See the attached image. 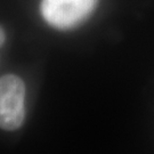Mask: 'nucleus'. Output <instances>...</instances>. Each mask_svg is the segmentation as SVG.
Wrapping results in <instances>:
<instances>
[{
	"label": "nucleus",
	"mask_w": 154,
	"mask_h": 154,
	"mask_svg": "<svg viewBox=\"0 0 154 154\" xmlns=\"http://www.w3.org/2000/svg\"><path fill=\"white\" fill-rule=\"evenodd\" d=\"M98 0H41L40 11L53 28L69 30L87 21Z\"/></svg>",
	"instance_id": "obj_1"
},
{
	"label": "nucleus",
	"mask_w": 154,
	"mask_h": 154,
	"mask_svg": "<svg viewBox=\"0 0 154 154\" xmlns=\"http://www.w3.org/2000/svg\"><path fill=\"white\" fill-rule=\"evenodd\" d=\"M25 85L21 78L6 74L0 78V128L13 131L23 125Z\"/></svg>",
	"instance_id": "obj_2"
},
{
	"label": "nucleus",
	"mask_w": 154,
	"mask_h": 154,
	"mask_svg": "<svg viewBox=\"0 0 154 154\" xmlns=\"http://www.w3.org/2000/svg\"><path fill=\"white\" fill-rule=\"evenodd\" d=\"M5 39H6L5 32H4L2 28L0 26V47H1L2 45H4V42H5Z\"/></svg>",
	"instance_id": "obj_3"
}]
</instances>
